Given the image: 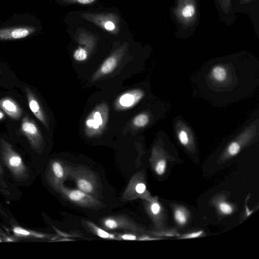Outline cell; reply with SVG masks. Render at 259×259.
I'll list each match as a JSON object with an SVG mask.
<instances>
[{
	"label": "cell",
	"instance_id": "6da1fadb",
	"mask_svg": "<svg viewBox=\"0 0 259 259\" xmlns=\"http://www.w3.org/2000/svg\"><path fill=\"white\" fill-rule=\"evenodd\" d=\"M258 68L255 59L241 55L210 61L193 78L195 91L215 105L235 102L255 89Z\"/></svg>",
	"mask_w": 259,
	"mask_h": 259
},
{
	"label": "cell",
	"instance_id": "7a4b0ae2",
	"mask_svg": "<svg viewBox=\"0 0 259 259\" xmlns=\"http://www.w3.org/2000/svg\"><path fill=\"white\" fill-rule=\"evenodd\" d=\"M39 20L29 13L14 14L0 24V41L21 40L37 35L40 30Z\"/></svg>",
	"mask_w": 259,
	"mask_h": 259
},
{
	"label": "cell",
	"instance_id": "3957f363",
	"mask_svg": "<svg viewBox=\"0 0 259 259\" xmlns=\"http://www.w3.org/2000/svg\"><path fill=\"white\" fill-rule=\"evenodd\" d=\"M171 17L177 27L176 36L186 37L197 28L199 20V0H176Z\"/></svg>",
	"mask_w": 259,
	"mask_h": 259
},
{
	"label": "cell",
	"instance_id": "277c9868",
	"mask_svg": "<svg viewBox=\"0 0 259 259\" xmlns=\"http://www.w3.org/2000/svg\"><path fill=\"white\" fill-rule=\"evenodd\" d=\"M236 134L229 142L221 154L220 161L222 162L236 156L244 148L257 140L259 134L258 114L256 116L253 115L249 122Z\"/></svg>",
	"mask_w": 259,
	"mask_h": 259
},
{
	"label": "cell",
	"instance_id": "5b68a950",
	"mask_svg": "<svg viewBox=\"0 0 259 259\" xmlns=\"http://www.w3.org/2000/svg\"><path fill=\"white\" fill-rule=\"evenodd\" d=\"M68 178L72 179L77 188L99 199L101 183L98 176L82 165L66 164Z\"/></svg>",
	"mask_w": 259,
	"mask_h": 259
},
{
	"label": "cell",
	"instance_id": "8992f818",
	"mask_svg": "<svg viewBox=\"0 0 259 259\" xmlns=\"http://www.w3.org/2000/svg\"><path fill=\"white\" fill-rule=\"evenodd\" d=\"M0 156L15 180L22 182L29 178V169L21 156L10 143L1 138Z\"/></svg>",
	"mask_w": 259,
	"mask_h": 259
},
{
	"label": "cell",
	"instance_id": "52a82bcc",
	"mask_svg": "<svg viewBox=\"0 0 259 259\" xmlns=\"http://www.w3.org/2000/svg\"><path fill=\"white\" fill-rule=\"evenodd\" d=\"M58 192L67 200L81 207L99 209L106 206L99 199L78 189L69 188L62 185Z\"/></svg>",
	"mask_w": 259,
	"mask_h": 259
},
{
	"label": "cell",
	"instance_id": "ba28073f",
	"mask_svg": "<svg viewBox=\"0 0 259 259\" xmlns=\"http://www.w3.org/2000/svg\"><path fill=\"white\" fill-rule=\"evenodd\" d=\"M108 109L106 104L97 106L89 114L85 120V132L88 136L99 134L103 130L107 121Z\"/></svg>",
	"mask_w": 259,
	"mask_h": 259
},
{
	"label": "cell",
	"instance_id": "9c48e42d",
	"mask_svg": "<svg viewBox=\"0 0 259 259\" xmlns=\"http://www.w3.org/2000/svg\"><path fill=\"white\" fill-rule=\"evenodd\" d=\"M174 131L178 142L188 151L196 148V137L192 127L181 117L174 120Z\"/></svg>",
	"mask_w": 259,
	"mask_h": 259
},
{
	"label": "cell",
	"instance_id": "30bf717a",
	"mask_svg": "<svg viewBox=\"0 0 259 259\" xmlns=\"http://www.w3.org/2000/svg\"><path fill=\"white\" fill-rule=\"evenodd\" d=\"M20 130L27 138L31 148L36 153L41 154L44 148V140L35 122L26 115L22 118Z\"/></svg>",
	"mask_w": 259,
	"mask_h": 259
},
{
	"label": "cell",
	"instance_id": "8fae6325",
	"mask_svg": "<svg viewBox=\"0 0 259 259\" xmlns=\"http://www.w3.org/2000/svg\"><path fill=\"white\" fill-rule=\"evenodd\" d=\"M46 177L51 187L58 192L64 181L68 178L66 164L58 160H51L47 167Z\"/></svg>",
	"mask_w": 259,
	"mask_h": 259
},
{
	"label": "cell",
	"instance_id": "7c38bea8",
	"mask_svg": "<svg viewBox=\"0 0 259 259\" xmlns=\"http://www.w3.org/2000/svg\"><path fill=\"white\" fill-rule=\"evenodd\" d=\"M102 227L108 231L122 229L139 233L141 230L139 226L132 220L124 215L110 216L101 220Z\"/></svg>",
	"mask_w": 259,
	"mask_h": 259
},
{
	"label": "cell",
	"instance_id": "4fadbf2b",
	"mask_svg": "<svg viewBox=\"0 0 259 259\" xmlns=\"http://www.w3.org/2000/svg\"><path fill=\"white\" fill-rule=\"evenodd\" d=\"M142 174H136L131 179L124 192L122 201L131 200L138 198H144L146 191V186L142 181Z\"/></svg>",
	"mask_w": 259,
	"mask_h": 259
},
{
	"label": "cell",
	"instance_id": "5bb4252c",
	"mask_svg": "<svg viewBox=\"0 0 259 259\" xmlns=\"http://www.w3.org/2000/svg\"><path fill=\"white\" fill-rule=\"evenodd\" d=\"M29 107L34 116L42 123L45 127L49 130V122L48 117L34 93L28 87H25Z\"/></svg>",
	"mask_w": 259,
	"mask_h": 259
},
{
	"label": "cell",
	"instance_id": "9a60e30c",
	"mask_svg": "<svg viewBox=\"0 0 259 259\" xmlns=\"http://www.w3.org/2000/svg\"><path fill=\"white\" fill-rule=\"evenodd\" d=\"M145 95L144 91L139 89L126 92L117 100L116 107L118 109L131 108L140 102Z\"/></svg>",
	"mask_w": 259,
	"mask_h": 259
},
{
	"label": "cell",
	"instance_id": "2e32d148",
	"mask_svg": "<svg viewBox=\"0 0 259 259\" xmlns=\"http://www.w3.org/2000/svg\"><path fill=\"white\" fill-rule=\"evenodd\" d=\"M221 19L228 24L235 21L233 0H214Z\"/></svg>",
	"mask_w": 259,
	"mask_h": 259
},
{
	"label": "cell",
	"instance_id": "e0dca14e",
	"mask_svg": "<svg viewBox=\"0 0 259 259\" xmlns=\"http://www.w3.org/2000/svg\"><path fill=\"white\" fill-rule=\"evenodd\" d=\"M0 108L11 118L19 119L22 115V110L12 98L6 97L0 100Z\"/></svg>",
	"mask_w": 259,
	"mask_h": 259
},
{
	"label": "cell",
	"instance_id": "ac0fdd59",
	"mask_svg": "<svg viewBox=\"0 0 259 259\" xmlns=\"http://www.w3.org/2000/svg\"><path fill=\"white\" fill-rule=\"evenodd\" d=\"M118 62V59L115 56H111L108 57L104 61L98 70L94 75L93 79L95 80L112 72L117 67Z\"/></svg>",
	"mask_w": 259,
	"mask_h": 259
},
{
	"label": "cell",
	"instance_id": "d6986e66",
	"mask_svg": "<svg viewBox=\"0 0 259 259\" xmlns=\"http://www.w3.org/2000/svg\"><path fill=\"white\" fill-rule=\"evenodd\" d=\"M82 224L84 225L89 231L95 235L103 239L117 240V236L115 234L110 233L102 229L93 222L89 221H82Z\"/></svg>",
	"mask_w": 259,
	"mask_h": 259
},
{
	"label": "cell",
	"instance_id": "ffe728a7",
	"mask_svg": "<svg viewBox=\"0 0 259 259\" xmlns=\"http://www.w3.org/2000/svg\"><path fill=\"white\" fill-rule=\"evenodd\" d=\"M12 231L14 235L19 237H32L36 238H47L50 235L33 230L26 229L20 226H14Z\"/></svg>",
	"mask_w": 259,
	"mask_h": 259
},
{
	"label": "cell",
	"instance_id": "44dd1931",
	"mask_svg": "<svg viewBox=\"0 0 259 259\" xmlns=\"http://www.w3.org/2000/svg\"><path fill=\"white\" fill-rule=\"evenodd\" d=\"M151 115L148 112H142L136 115L133 120V124L138 128H143L149 124Z\"/></svg>",
	"mask_w": 259,
	"mask_h": 259
},
{
	"label": "cell",
	"instance_id": "7402d4cb",
	"mask_svg": "<svg viewBox=\"0 0 259 259\" xmlns=\"http://www.w3.org/2000/svg\"><path fill=\"white\" fill-rule=\"evenodd\" d=\"M174 217L176 222L180 225H185L187 221L186 212L181 208H178L175 210Z\"/></svg>",
	"mask_w": 259,
	"mask_h": 259
},
{
	"label": "cell",
	"instance_id": "603a6c76",
	"mask_svg": "<svg viewBox=\"0 0 259 259\" xmlns=\"http://www.w3.org/2000/svg\"><path fill=\"white\" fill-rule=\"evenodd\" d=\"M147 210L152 216H157L161 211V206L156 202H149L147 205Z\"/></svg>",
	"mask_w": 259,
	"mask_h": 259
},
{
	"label": "cell",
	"instance_id": "cb8c5ba5",
	"mask_svg": "<svg viewBox=\"0 0 259 259\" xmlns=\"http://www.w3.org/2000/svg\"><path fill=\"white\" fill-rule=\"evenodd\" d=\"M166 167V162L165 160L160 159L156 162L154 169L157 175L161 176L165 172Z\"/></svg>",
	"mask_w": 259,
	"mask_h": 259
},
{
	"label": "cell",
	"instance_id": "d4e9b609",
	"mask_svg": "<svg viewBox=\"0 0 259 259\" xmlns=\"http://www.w3.org/2000/svg\"><path fill=\"white\" fill-rule=\"evenodd\" d=\"M73 57L77 61H83L87 59L88 54L84 49L79 48L74 51Z\"/></svg>",
	"mask_w": 259,
	"mask_h": 259
},
{
	"label": "cell",
	"instance_id": "484cf974",
	"mask_svg": "<svg viewBox=\"0 0 259 259\" xmlns=\"http://www.w3.org/2000/svg\"><path fill=\"white\" fill-rule=\"evenodd\" d=\"M219 210L224 214H230L233 211L232 205L226 202L222 201L218 203Z\"/></svg>",
	"mask_w": 259,
	"mask_h": 259
},
{
	"label": "cell",
	"instance_id": "4316f807",
	"mask_svg": "<svg viewBox=\"0 0 259 259\" xmlns=\"http://www.w3.org/2000/svg\"><path fill=\"white\" fill-rule=\"evenodd\" d=\"M117 237L118 239L119 240H136L138 239L137 236L135 234L132 233L118 234L117 235Z\"/></svg>",
	"mask_w": 259,
	"mask_h": 259
},
{
	"label": "cell",
	"instance_id": "83f0119b",
	"mask_svg": "<svg viewBox=\"0 0 259 259\" xmlns=\"http://www.w3.org/2000/svg\"><path fill=\"white\" fill-rule=\"evenodd\" d=\"M203 234L202 231H199L185 235L182 238L183 239L194 238L200 236Z\"/></svg>",
	"mask_w": 259,
	"mask_h": 259
},
{
	"label": "cell",
	"instance_id": "f1b7e54d",
	"mask_svg": "<svg viewBox=\"0 0 259 259\" xmlns=\"http://www.w3.org/2000/svg\"><path fill=\"white\" fill-rule=\"evenodd\" d=\"M0 185L3 187H7L6 184L4 181V171L0 164Z\"/></svg>",
	"mask_w": 259,
	"mask_h": 259
},
{
	"label": "cell",
	"instance_id": "f546056e",
	"mask_svg": "<svg viewBox=\"0 0 259 259\" xmlns=\"http://www.w3.org/2000/svg\"><path fill=\"white\" fill-rule=\"evenodd\" d=\"M105 28L108 30H112L115 28L114 24L111 21L107 22L105 24Z\"/></svg>",
	"mask_w": 259,
	"mask_h": 259
},
{
	"label": "cell",
	"instance_id": "4dcf8cb0",
	"mask_svg": "<svg viewBox=\"0 0 259 259\" xmlns=\"http://www.w3.org/2000/svg\"><path fill=\"white\" fill-rule=\"evenodd\" d=\"M255 1V0H239V4L240 6H245L251 4Z\"/></svg>",
	"mask_w": 259,
	"mask_h": 259
},
{
	"label": "cell",
	"instance_id": "1f68e13d",
	"mask_svg": "<svg viewBox=\"0 0 259 259\" xmlns=\"http://www.w3.org/2000/svg\"><path fill=\"white\" fill-rule=\"evenodd\" d=\"M94 0H77V1L83 4H89L93 2Z\"/></svg>",
	"mask_w": 259,
	"mask_h": 259
},
{
	"label": "cell",
	"instance_id": "d6a6232c",
	"mask_svg": "<svg viewBox=\"0 0 259 259\" xmlns=\"http://www.w3.org/2000/svg\"><path fill=\"white\" fill-rule=\"evenodd\" d=\"M5 117V113L1 109H0V120H2Z\"/></svg>",
	"mask_w": 259,
	"mask_h": 259
},
{
	"label": "cell",
	"instance_id": "836d02e7",
	"mask_svg": "<svg viewBox=\"0 0 259 259\" xmlns=\"http://www.w3.org/2000/svg\"><path fill=\"white\" fill-rule=\"evenodd\" d=\"M2 238L0 237V242H2Z\"/></svg>",
	"mask_w": 259,
	"mask_h": 259
}]
</instances>
